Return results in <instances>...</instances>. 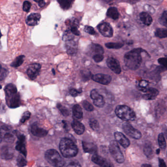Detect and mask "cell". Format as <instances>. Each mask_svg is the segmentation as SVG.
<instances>
[{"instance_id":"1","label":"cell","mask_w":167,"mask_h":167,"mask_svg":"<svg viewBox=\"0 0 167 167\" xmlns=\"http://www.w3.org/2000/svg\"><path fill=\"white\" fill-rule=\"evenodd\" d=\"M144 52L145 51L142 48H136L126 53L124 56V62L126 66L132 70L138 69L142 61L141 53Z\"/></svg>"},{"instance_id":"2","label":"cell","mask_w":167,"mask_h":167,"mask_svg":"<svg viewBox=\"0 0 167 167\" xmlns=\"http://www.w3.org/2000/svg\"><path fill=\"white\" fill-rule=\"evenodd\" d=\"M59 149L62 155L65 158L74 157L78 153V149L76 145L70 139L62 138L59 144Z\"/></svg>"},{"instance_id":"3","label":"cell","mask_w":167,"mask_h":167,"mask_svg":"<svg viewBox=\"0 0 167 167\" xmlns=\"http://www.w3.org/2000/svg\"><path fill=\"white\" fill-rule=\"evenodd\" d=\"M115 113L120 119L124 121H134L136 118L134 111L127 105H120L117 106Z\"/></svg>"},{"instance_id":"4","label":"cell","mask_w":167,"mask_h":167,"mask_svg":"<svg viewBox=\"0 0 167 167\" xmlns=\"http://www.w3.org/2000/svg\"><path fill=\"white\" fill-rule=\"evenodd\" d=\"M45 158L53 167H63L64 166V160L56 150H48L45 153Z\"/></svg>"},{"instance_id":"5","label":"cell","mask_w":167,"mask_h":167,"mask_svg":"<svg viewBox=\"0 0 167 167\" xmlns=\"http://www.w3.org/2000/svg\"><path fill=\"white\" fill-rule=\"evenodd\" d=\"M110 152L115 160L119 163H122L124 162V158L122 151H121L117 142L115 141H112L109 146Z\"/></svg>"},{"instance_id":"6","label":"cell","mask_w":167,"mask_h":167,"mask_svg":"<svg viewBox=\"0 0 167 167\" xmlns=\"http://www.w3.org/2000/svg\"><path fill=\"white\" fill-rule=\"evenodd\" d=\"M123 129L127 135L134 139H139L142 137L141 133L128 123H124L123 124Z\"/></svg>"},{"instance_id":"7","label":"cell","mask_w":167,"mask_h":167,"mask_svg":"<svg viewBox=\"0 0 167 167\" xmlns=\"http://www.w3.org/2000/svg\"><path fill=\"white\" fill-rule=\"evenodd\" d=\"M0 137L3 138L5 141L12 143L15 140L14 136L12 132V128L8 126H4L0 128Z\"/></svg>"},{"instance_id":"8","label":"cell","mask_w":167,"mask_h":167,"mask_svg":"<svg viewBox=\"0 0 167 167\" xmlns=\"http://www.w3.org/2000/svg\"><path fill=\"white\" fill-rule=\"evenodd\" d=\"M41 66L39 63H34L29 66L27 71V74L29 78L35 80L37 78L40 72Z\"/></svg>"},{"instance_id":"9","label":"cell","mask_w":167,"mask_h":167,"mask_svg":"<svg viewBox=\"0 0 167 167\" xmlns=\"http://www.w3.org/2000/svg\"><path fill=\"white\" fill-rule=\"evenodd\" d=\"M90 97L93 101L95 105L98 107H103L105 104V101L104 97L100 94L96 89L91 91L90 93Z\"/></svg>"},{"instance_id":"10","label":"cell","mask_w":167,"mask_h":167,"mask_svg":"<svg viewBox=\"0 0 167 167\" xmlns=\"http://www.w3.org/2000/svg\"><path fill=\"white\" fill-rule=\"evenodd\" d=\"M7 104L12 109H15L20 105V96L19 94L16 93L10 96H6Z\"/></svg>"},{"instance_id":"11","label":"cell","mask_w":167,"mask_h":167,"mask_svg":"<svg viewBox=\"0 0 167 167\" xmlns=\"http://www.w3.org/2000/svg\"><path fill=\"white\" fill-rule=\"evenodd\" d=\"M98 28L100 34L104 37H111L113 36V29L111 26L107 22L100 24Z\"/></svg>"},{"instance_id":"12","label":"cell","mask_w":167,"mask_h":167,"mask_svg":"<svg viewBox=\"0 0 167 167\" xmlns=\"http://www.w3.org/2000/svg\"><path fill=\"white\" fill-rule=\"evenodd\" d=\"M16 135H17L18 139L16 146V149L26 156L27 152L26 148L25 136L19 133L16 134Z\"/></svg>"},{"instance_id":"13","label":"cell","mask_w":167,"mask_h":167,"mask_svg":"<svg viewBox=\"0 0 167 167\" xmlns=\"http://www.w3.org/2000/svg\"><path fill=\"white\" fill-rule=\"evenodd\" d=\"M106 64L108 67L114 73L119 74L121 72V68L119 61L113 58H109L106 60Z\"/></svg>"},{"instance_id":"14","label":"cell","mask_w":167,"mask_h":167,"mask_svg":"<svg viewBox=\"0 0 167 167\" xmlns=\"http://www.w3.org/2000/svg\"><path fill=\"white\" fill-rule=\"evenodd\" d=\"M92 79L95 81L104 85H108L112 80L109 75L103 74H97L92 76Z\"/></svg>"},{"instance_id":"15","label":"cell","mask_w":167,"mask_h":167,"mask_svg":"<svg viewBox=\"0 0 167 167\" xmlns=\"http://www.w3.org/2000/svg\"><path fill=\"white\" fill-rule=\"evenodd\" d=\"M92 160L94 163L102 167H114V165L108 160L98 155H94Z\"/></svg>"},{"instance_id":"16","label":"cell","mask_w":167,"mask_h":167,"mask_svg":"<svg viewBox=\"0 0 167 167\" xmlns=\"http://www.w3.org/2000/svg\"><path fill=\"white\" fill-rule=\"evenodd\" d=\"M114 136L117 142H118L123 147L127 148L130 145V141L122 133L120 132H116L114 134Z\"/></svg>"},{"instance_id":"17","label":"cell","mask_w":167,"mask_h":167,"mask_svg":"<svg viewBox=\"0 0 167 167\" xmlns=\"http://www.w3.org/2000/svg\"><path fill=\"white\" fill-rule=\"evenodd\" d=\"M1 157L5 160H9L12 159L14 156V151L11 147L4 146L1 150Z\"/></svg>"},{"instance_id":"18","label":"cell","mask_w":167,"mask_h":167,"mask_svg":"<svg viewBox=\"0 0 167 167\" xmlns=\"http://www.w3.org/2000/svg\"><path fill=\"white\" fill-rule=\"evenodd\" d=\"M159 94V91L154 88H149L145 91L143 98L146 100H152L156 98Z\"/></svg>"},{"instance_id":"19","label":"cell","mask_w":167,"mask_h":167,"mask_svg":"<svg viewBox=\"0 0 167 167\" xmlns=\"http://www.w3.org/2000/svg\"><path fill=\"white\" fill-rule=\"evenodd\" d=\"M65 47L68 54L73 56L77 53V44L73 40L66 41Z\"/></svg>"},{"instance_id":"20","label":"cell","mask_w":167,"mask_h":167,"mask_svg":"<svg viewBox=\"0 0 167 167\" xmlns=\"http://www.w3.org/2000/svg\"><path fill=\"white\" fill-rule=\"evenodd\" d=\"M31 132L35 136L40 137H44L48 133L46 129L39 127L36 123H34L31 127Z\"/></svg>"},{"instance_id":"21","label":"cell","mask_w":167,"mask_h":167,"mask_svg":"<svg viewBox=\"0 0 167 167\" xmlns=\"http://www.w3.org/2000/svg\"><path fill=\"white\" fill-rule=\"evenodd\" d=\"M40 18V14L37 13H32L27 17L26 23L30 26L36 25L38 24Z\"/></svg>"},{"instance_id":"22","label":"cell","mask_w":167,"mask_h":167,"mask_svg":"<svg viewBox=\"0 0 167 167\" xmlns=\"http://www.w3.org/2000/svg\"><path fill=\"white\" fill-rule=\"evenodd\" d=\"M82 148L84 152L86 153H95L98 151L97 146L94 143L90 142H82Z\"/></svg>"},{"instance_id":"23","label":"cell","mask_w":167,"mask_h":167,"mask_svg":"<svg viewBox=\"0 0 167 167\" xmlns=\"http://www.w3.org/2000/svg\"><path fill=\"white\" fill-rule=\"evenodd\" d=\"M72 127L75 132L78 135H81L85 131V127L77 120H74L72 123Z\"/></svg>"},{"instance_id":"24","label":"cell","mask_w":167,"mask_h":167,"mask_svg":"<svg viewBox=\"0 0 167 167\" xmlns=\"http://www.w3.org/2000/svg\"><path fill=\"white\" fill-rule=\"evenodd\" d=\"M140 18L141 21L144 25L146 26H150L152 22V18L151 16L146 12H142L140 14Z\"/></svg>"},{"instance_id":"25","label":"cell","mask_w":167,"mask_h":167,"mask_svg":"<svg viewBox=\"0 0 167 167\" xmlns=\"http://www.w3.org/2000/svg\"><path fill=\"white\" fill-rule=\"evenodd\" d=\"M73 115L75 120H80L83 117V111L81 107L78 104H76L73 107Z\"/></svg>"},{"instance_id":"26","label":"cell","mask_w":167,"mask_h":167,"mask_svg":"<svg viewBox=\"0 0 167 167\" xmlns=\"http://www.w3.org/2000/svg\"><path fill=\"white\" fill-rule=\"evenodd\" d=\"M144 153L146 155L147 158L149 159L152 158L153 155V150L151 144L150 142H147L145 144L144 146Z\"/></svg>"},{"instance_id":"27","label":"cell","mask_w":167,"mask_h":167,"mask_svg":"<svg viewBox=\"0 0 167 167\" xmlns=\"http://www.w3.org/2000/svg\"><path fill=\"white\" fill-rule=\"evenodd\" d=\"M106 14L108 17L113 20L118 19L120 17V13L118 12L117 8L115 7H111L109 8L107 10Z\"/></svg>"},{"instance_id":"28","label":"cell","mask_w":167,"mask_h":167,"mask_svg":"<svg viewBox=\"0 0 167 167\" xmlns=\"http://www.w3.org/2000/svg\"><path fill=\"white\" fill-rule=\"evenodd\" d=\"M5 92L6 96H10L18 93L17 87L12 83H9L7 85L5 88Z\"/></svg>"},{"instance_id":"29","label":"cell","mask_w":167,"mask_h":167,"mask_svg":"<svg viewBox=\"0 0 167 167\" xmlns=\"http://www.w3.org/2000/svg\"><path fill=\"white\" fill-rule=\"evenodd\" d=\"M91 49V51H92L93 53H95L94 55H96V54H102V55H103V54H104V49L99 44H92Z\"/></svg>"},{"instance_id":"30","label":"cell","mask_w":167,"mask_h":167,"mask_svg":"<svg viewBox=\"0 0 167 167\" xmlns=\"http://www.w3.org/2000/svg\"><path fill=\"white\" fill-rule=\"evenodd\" d=\"M25 56L24 55H20L17 58H15V60L12 62L11 66L14 68H17L21 66L22 64L23 63L24 61Z\"/></svg>"},{"instance_id":"31","label":"cell","mask_w":167,"mask_h":167,"mask_svg":"<svg viewBox=\"0 0 167 167\" xmlns=\"http://www.w3.org/2000/svg\"><path fill=\"white\" fill-rule=\"evenodd\" d=\"M158 145L161 149L165 150L166 148V142L164 134H159L158 138Z\"/></svg>"},{"instance_id":"32","label":"cell","mask_w":167,"mask_h":167,"mask_svg":"<svg viewBox=\"0 0 167 167\" xmlns=\"http://www.w3.org/2000/svg\"><path fill=\"white\" fill-rule=\"evenodd\" d=\"M155 35L158 38H166L167 36V30L165 29H158L155 32Z\"/></svg>"},{"instance_id":"33","label":"cell","mask_w":167,"mask_h":167,"mask_svg":"<svg viewBox=\"0 0 167 167\" xmlns=\"http://www.w3.org/2000/svg\"><path fill=\"white\" fill-rule=\"evenodd\" d=\"M58 2L61 8L64 10H67L70 8L71 7L72 2H73V1H58Z\"/></svg>"},{"instance_id":"34","label":"cell","mask_w":167,"mask_h":167,"mask_svg":"<svg viewBox=\"0 0 167 167\" xmlns=\"http://www.w3.org/2000/svg\"><path fill=\"white\" fill-rule=\"evenodd\" d=\"M89 125L92 129L95 131H98L100 129L99 123L95 119H91L89 120Z\"/></svg>"},{"instance_id":"35","label":"cell","mask_w":167,"mask_h":167,"mask_svg":"<svg viewBox=\"0 0 167 167\" xmlns=\"http://www.w3.org/2000/svg\"><path fill=\"white\" fill-rule=\"evenodd\" d=\"M105 45L107 48L118 49L122 48L123 44L122 43H107Z\"/></svg>"},{"instance_id":"36","label":"cell","mask_w":167,"mask_h":167,"mask_svg":"<svg viewBox=\"0 0 167 167\" xmlns=\"http://www.w3.org/2000/svg\"><path fill=\"white\" fill-rule=\"evenodd\" d=\"M57 107L58 109L59 110L61 114L64 116H68L69 115L70 112L68 110V109L65 106L61 105V104H57Z\"/></svg>"},{"instance_id":"37","label":"cell","mask_w":167,"mask_h":167,"mask_svg":"<svg viewBox=\"0 0 167 167\" xmlns=\"http://www.w3.org/2000/svg\"><path fill=\"white\" fill-rule=\"evenodd\" d=\"M8 74V71L6 68H3L0 64V81L5 80Z\"/></svg>"},{"instance_id":"38","label":"cell","mask_w":167,"mask_h":167,"mask_svg":"<svg viewBox=\"0 0 167 167\" xmlns=\"http://www.w3.org/2000/svg\"><path fill=\"white\" fill-rule=\"evenodd\" d=\"M167 12L165 11L163 13L161 17L159 18V21L161 24L165 26V27H167Z\"/></svg>"},{"instance_id":"39","label":"cell","mask_w":167,"mask_h":167,"mask_svg":"<svg viewBox=\"0 0 167 167\" xmlns=\"http://www.w3.org/2000/svg\"><path fill=\"white\" fill-rule=\"evenodd\" d=\"M149 86V82L146 80H142L139 83V87H140V90L141 91H145L146 90V88Z\"/></svg>"},{"instance_id":"40","label":"cell","mask_w":167,"mask_h":167,"mask_svg":"<svg viewBox=\"0 0 167 167\" xmlns=\"http://www.w3.org/2000/svg\"><path fill=\"white\" fill-rule=\"evenodd\" d=\"M82 105L84 109L88 111H92L94 110L93 106L87 100H84L82 102Z\"/></svg>"},{"instance_id":"41","label":"cell","mask_w":167,"mask_h":167,"mask_svg":"<svg viewBox=\"0 0 167 167\" xmlns=\"http://www.w3.org/2000/svg\"><path fill=\"white\" fill-rule=\"evenodd\" d=\"M27 161L24 159L23 157L20 155L18 157L17 159V165L19 167H25L26 165H27Z\"/></svg>"},{"instance_id":"42","label":"cell","mask_w":167,"mask_h":167,"mask_svg":"<svg viewBox=\"0 0 167 167\" xmlns=\"http://www.w3.org/2000/svg\"><path fill=\"white\" fill-rule=\"evenodd\" d=\"M81 73L82 77L84 81H88L90 79V77L91 76V74L89 71H82L81 72Z\"/></svg>"},{"instance_id":"43","label":"cell","mask_w":167,"mask_h":167,"mask_svg":"<svg viewBox=\"0 0 167 167\" xmlns=\"http://www.w3.org/2000/svg\"><path fill=\"white\" fill-rule=\"evenodd\" d=\"M73 37L71 34L70 31H66L63 36V40L64 41L71 40L73 39Z\"/></svg>"},{"instance_id":"44","label":"cell","mask_w":167,"mask_h":167,"mask_svg":"<svg viewBox=\"0 0 167 167\" xmlns=\"http://www.w3.org/2000/svg\"><path fill=\"white\" fill-rule=\"evenodd\" d=\"M84 30L86 32L91 35H95L96 34L94 29L91 26H86V27H84Z\"/></svg>"},{"instance_id":"45","label":"cell","mask_w":167,"mask_h":167,"mask_svg":"<svg viewBox=\"0 0 167 167\" xmlns=\"http://www.w3.org/2000/svg\"><path fill=\"white\" fill-rule=\"evenodd\" d=\"M31 3L29 1H25L23 5V9L25 12H29L31 7Z\"/></svg>"},{"instance_id":"46","label":"cell","mask_w":167,"mask_h":167,"mask_svg":"<svg viewBox=\"0 0 167 167\" xmlns=\"http://www.w3.org/2000/svg\"><path fill=\"white\" fill-rule=\"evenodd\" d=\"M104 58V55H102V54H96L93 57L94 60L97 63H99V62L103 61Z\"/></svg>"},{"instance_id":"47","label":"cell","mask_w":167,"mask_h":167,"mask_svg":"<svg viewBox=\"0 0 167 167\" xmlns=\"http://www.w3.org/2000/svg\"><path fill=\"white\" fill-rule=\"evenodd\" d=\"M30 112H26L25 113H24V114L23 116H22V119L21 120V122L22 123H25L26 121L27 120H29V118H30Z\"/></svg>"},{"instance_id":"48","label":"cell","mask_w":167,"mask_h":167,"mask_svg":"<svg viewBox=\"0 0 167 167\" xmlns=\"http://www.w3.org/2000/svg\"><path fill=\"white\" fill-rule=\"evenodd\" d=\"M158 62L160 65H161L162 66L165 67V68L167 67V60L166 58H160L158 59Z\"/></svg>"},{"instance_id":"49","label":"cell","mask_w":167,"mask_h":167,"mask_svg":"<svg viewBox=\"0 0 167 167\" xmlns=\"http://www.w3.org/2000/svg\"><path fill=\"white\" fill-rule=\"evenodd\" d=\"M70 31L71 32L72 34H73V35H75L79 36L81 35V33H80L79 30H78L77 27H71Z\"/></svg>"},{"instance_id":"50","label":"cell","mask_w":167,"mask_h":167,"mask_svg":"<svg viewBox=\"0 0 167 167\" xmlns=\"http://www.w3.org/2000/svg\"><path fill=\"white\" fill-rule=\"evenodd\" d=\"M66 167H81V166L78 162L73 161L68 164Z\"/></svg>"},{"instance_id":"51","label":"cell","mask_w":167,"mask_h":167,"mask_svg":"<svg viewBox=\"0 0 167 167\" xmlns=\"http://www.w3.org/2000/svg\"><path fill=\"white\" fill-rule=\"evenodd\" d=\"M81 91H79L78 90L75 89H71L70 90V94L73 97H76L78 95V94L81 93Z\"/></svg>"},{"instance_id":"52","label":"cell","mask_w":167,"mask_h":167,"mask_svg":"<svg viewBox=\"0 0 167 167\" xmlns=\"http://www.w3.org/2000/svg\"><path fill=\"white\" fill-rule=\"evenodd\" d=\"M159 167H167L165 161L161 158H159Z\"/></svg>"},{"instance_id":"53","label":"cell","mask_w":167,"mask_h":167,"mask_svg":"<svg viewBox=\"0 0 167 167\" xmlns=\"http://www.w3.org/2000/svg\"><path fill=\"white\" fill-rule=\"evenodd\" d=\"M36 2H37L38 3V5L40 7H42L45 5V2L44 1H35Z\"/></svg>"},{"instance_id":"54","label":"cell","mask_w":167,"mask_h":167,"mask_svg":"<svg viewBox=\"0 0 167 167\" xmlns=\"http://www.w3.org/2000/svg\"><path fill=\"white\" fill-rule=\"evenodd\" d=\"M141 167H152L151 165L150 164H144L142 165Z\"/></svg>"},{"instance_id":"55","label":"cell","mask_w":167,"mask_h":167,"mask_svg":"<svg viewBox=\"0 0 167 167\" xmlns=\"http://www.w3.org/2000/svg\"><path fill=\"white\" fill-rule=\"evenodd\" d=\"M52 72L53 73V75H55V71H54V69H52Z\"/></svg>"},{"instance_id":"56","label":"cell","mask_w":167,"mask_h":167,"mask_svg":"<svg viewBox=\"0 0 167 167\" xmlns=\"http://www.w3.org/2000/svg\"><path fill=\"white\" fill-rule=\"evenodd\" d=\"M159 153H160V150L158 149V150H157L156 153L157 154H159Z\"/></svg>"},{"instance_id":"57","label":"cell","mask_w":167,"mask_h":167,"mask_svg":"<svg viewBox=\"0 0 167 167\" xmlns=\"http://www.w3.org/2000/svg\"><path fill=\"white\" fill-rule=\"evenodd\" d=\"M2 35L1 32V30H0V38H1Z\"/></svg>"},{"instance_id":"58","label":"cell","mask_w":167,"mask_h":167,"mask_svg":"<svg viewBox=\"0 0 167 167\" xmlns=\"http://www.w3.org/2000/svg\"><path fill=\"white\" fill-rule=\"evenodd\" d=\"M2 138L1 137H0V143L2 142Z\"/></svg>"},{"instance_id":"59","label":"cell","mask_w":167,"mask_h":167,"mask_svg":"<svg viewBox=\"0 0 167 167\" xmlns=\"http://www.w3.org/2000/svg\"><path fill=\"white\" fill-rule=\"evenodd\" d=\"M2 87L1 86H0V89H2Z\"/></svg>"}]
</instances>
